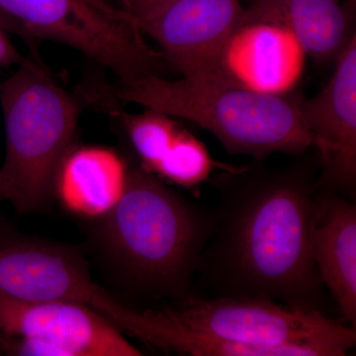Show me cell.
<instances>
[{
	"label": "cell",
	"mask_w": 356,
	"mask_h": 356,
	"mask_svg": "<svg viewBox=\"0 0 356 356\" xmlns=\"http://www.w3.org/2000/svg\"><path fill=\"white\" fill-rule=\"evenodd\" d=\"M317 168L318 159L277 170L225 166L194 295L269 299L327 315L309 229Z\"/></svg>",
	"instance_id": "6da1fadb"
},
{
	"label": "cell",
	"mask_w": 356,
	"mask_h": 356,
	"mask_svg": "<svg viewBox=\"0 0 356 356\" xmlns=\"http://www.w3.org/2000/svg\"><path fill=\"white\" fill-rule=\"evenodd\" d=\"M97 222L98 243L131 289L173 303L193 296L214 229L212 207L185 198L139 165L129 170L120 201Z\"/></svg>",
	"instance_id": "7a4b0ae2"
},
{
	"label": "cell",
	"mask_w": 356,
	"mask_h": 356,
	"mask_svg": "<svg viewBox=\"0 0 356 356\" xmlns=\"http://www.w3.org/2000/svg\"><path fill=\"white\" fill-rule=\"evenodd\" d=\"M99 92L103 98L136 103L193 122L234 156H300L313 147L297 97L289 95L255 92L205 77L170 81L159 74L102 86Z\"/></svg>",
	"instance_id": "3957f363"
},
{
	"label": "cell",
	"mask_w": 356,
	"mask_h": 356,
	"mask_svg": "<svg viewBox=\"0 0 356 356\" xmlns=\"http://www.w3.org/2000/svg\"><path fill=\"white\" fill-rule=\"evenodd\" d=\"M0 104L6 140L0 177L7 200L20 213L42 210L54 197L58 166L72 147L79 103L33 55L1 83Z\"/></svg>",
	"instance_id": "277c9868"
},
{
	"label": "cell",
	"mask_w": 356,
	"mask_h": 356,
	"mask_svg": "<svg viewBox=\"0 0 356 356\" xmlns=\"http://www.w3.org/2000/svg\"><path fill=\"white\" fill-rule=\"evenodd\" d=\"M0 25L21 38L70 47L120 81L159 74L168 63L108 0H0Z\"/></svg>",
	"instance_id": "5b68a950"
},
{
	"label": "cell",
	"mask_w": 356,
	"mask_h": 356,
	"mask_svg": "<svg viewBox=\"0 0 356 356\" xmlns=\"http://www.w3.org/2000/svg\"><path fill=\"white\" fill-rule=\"evenodd\" d=\"M161 309L188 329L236 343L302 346L318 356H346L356 344L355 327L269 299L193 295Z\"/></svg>",
	"instance_id": "8992f818"
},
{
	"label": "cell",
	"mask_w": 356,
	"mask_h": 356,
	"mask_svg": "<svg viewBox=\"0 0 356 356\" xmlns=\"http://www.w3.org/2000/svg\"><path fill=\"white\" fill-rule=\"evenodd\" d=\"M329 83L314 97H297L317 149L318 188L356 197V37L336 60Z\"/></svg>",
	"instance_id": "52a82bcc"
},
{
	"label": "cell",
	"mask_w": 356,
	"mask_h": 356,
	"mask_svg": "<svg viewBox=\"0 0 356 356\" xmlns=\"http://www.w3.org/2000/svg\"><path fill=\"white\" fill-rule=\"evenodd\" d=\"M97 286L79 250L21 233L0 213V296L89 306Z\"/></svg>",
	"instance_id": "ba28073f"
},
{
	"label": "cell",
	"mask_w": 356,
	"mask_h": 356,
	"mask_svg": "<svg viewBox=\"0 0 356 356\" xmlns=\"http://www.w3.org/2000/svg\"><path fill=\"white\" fill-rule=\"evenodd\" d=\"M0 334L38 339L58 356L143 355L102 314L67 300L31 302L0 296Z\"/></svg>",
	"instance_id": "9c48e42d"
},
{
	"label": "cell",
	"mask_w": 356,
	"mask_h": 356,
	"mask_svg": "<svg viewBox=\"0 0 356 356\" xmlns=\"http://www.w3.org/2000/svg\"><path fill=\"white\" fill-rule=\"evenodd\" d=\"M243 10L238 0H172L147 17L125 15L181 76L206 77Z\"/></svg>",
	"instance_id": "30bf717a"
},
{
	"label": "cell",
	"mask_w": 356,
	"mask_h": 356,
	"mask_svg": "<svg viewBox=\"0 0 356 356\" xmlns=\"http://www.w3.org/2000/svg\"><path fill=\"white\" fill-rule=\"evenodd\" d=\"M307 54L296 37L274 23L241 22L205 79L273 95H289L301 81Z\"/></svg>",
	"instance_id": "8fae6325"
},
{
	"label": "cell",
	"mask_w": 356,
	"mask_h": 356,
	"mask_svg": "<svg viewBox=\"0 0 356 356\" xmlns=\"http://www.w3.org/2000/svg\"><path fill=\"white\" fill-rule=\"evenodd\" d=\"M312 257L341 317L356 329V204L317 189L310 219Z\"/></svg>",
	"instance_id": "7c38bea8"
},
{
	"label": "cell",
	"mask_w": 356,
	"mask_h": 356,
	"mask_svg": "<svg viewBox=\"0 0 356 356\" xmlns=\"http://www.w3.org/2000/svg\"><path fill=\"white\" fill-rule=\"evenodd\" d=\"M128 168L109 147H70L58 166L54 196L70 214L97 222L118 204L127 185Z\"/></svg>",
	"instance_id": "4fadbf2b"
},
{
	"label": "cell",
	"mask_w": 356,
	"mask_h": 356,
	"mask_svg": "<svg viewBox=\"0 0 356 356\" xmlns=\"http://www.w3.org/2000/svg\"><path fill=\"white\" fill-rule=\"evenodd\" d=\"M355 0H254L241 22L261 21L286 28L320 64L336 62L351 34Z\"/></svg>",
	"instance_id": "5bb4252c"
},
{
	"label": "cell",
	"mask_w": 356,
	"mask_h": 356,
	"mask_svg": "<svg viewBox=\"0 0 356 356\" xmlns=\"http://www.w3.org/2000/svg\"><path fill=\"white\" fill-rule=\"evenodd\" d=\"M122 123L139 156L140 165L152 173L182 127L170 115L149 108L140 114L122 115Z\"/></svg>",
	"instance_id": "9a60e30c"
},
{
	"label": "cell",
	"mask_w": 356,
	"mask_h": 356,
	"mask_svg": "<svg viewBox=\"0 0 356 356\" xmlns=\"http://www.w3.org/2000/svg\"><path fill=\"white\" fill-rule=\"evenodd\" d=\"M216 166L205 145L181 127L154 175L185 188H193L206 181Z\"/></svg>",
	"instance_id": "2e32d148"
},
{
	"label": "cell",
	"mask_w": 356,
	"mask_h": 356,
	"mask_svg": "<svg viewBox=\"0 0 356 356\" xmlns=\"http://www.w3.org/2000/svg\"><path fill=\"white\" fill-rule=\"evenodd\" d=\"M116 6L130 18H144L163 8L172 0H116Z\"/></svg>",
	"instance_id": "e0dca14e"
},
{
	"label": "cell",
	"mask_w": 356,
	"mask_h": 356,
	"mask_svg": "<svg viewBox=\"0 0 356 356\" xmlns=\"http://www.w3.org/2000/svg\"><path fill=\"white\" fill-rule=\"evenodd\" d=\"M24 56L14 46L8 33L0 25V69L19 65L24 60Z\"/></svg>",
	"instance_id": "ac0fdd59"
},
{
	"label": "cell",
	"mask_w": 356,
	"mask_h": 356,
	"mask_svg": "<svg viewBox=\"0 0 356 356\" xmlns=\"http://www.w3.org/2000/svg\"><path fill=\"white\" fill-rule=\"evenodd\" d=\"M7 200V192L3 180L0 177V201Z\"/></svg>",
	"instance_id": "d6986e66"
},
{
	"label": "cell",
	"mask_w": 356,
	"mask_h": 356,
	"mask_svg": "<svg viewBox=\"0 0 356 356\" xmlns=\"http://www.w3.org/2000/svg\"><path fill=\"white\" fill-rule=\"evenodd\" d=\"M0 89H1V83H0Z\"/></svg>",
	"instance_id": "ffe728a7"
},
{
	"label": "cell",
	"mask_w": 356,
	"mask_h": 356,
	"mask_svg": "<svg viewBox=\"0 0 356 356\" xmlns=\"http://www.w3.org/2000/svg\"><path fill=\"white\" fill-rule=\"evenodd\" d=\"M0 355H2L1 351H0Z\"/></svg>",
	"instance_id": "44dd1931"
}]
</instances>
